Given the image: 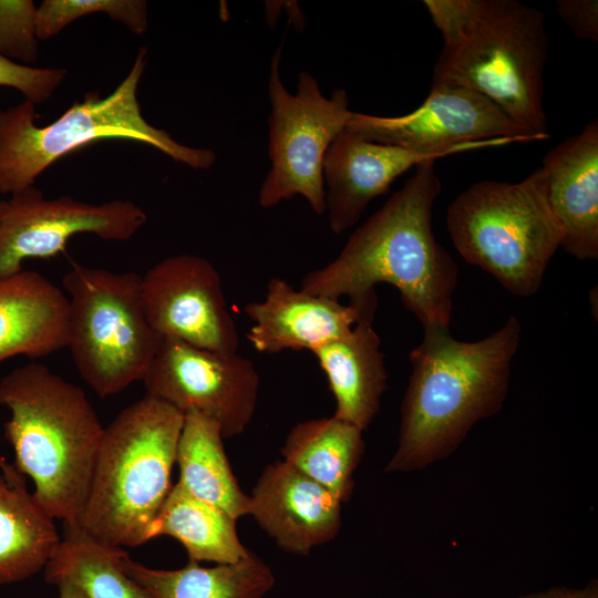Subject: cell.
Segmentation results:
<instances>
[{
	"label": "cell",
	"instance_id": "obj_2",
	"mask_svg": "<svg viewBox=\"0 0 598 598\" xmlns=\"http://www.w3.org/2000/svg\"><path fill=\"white\" fill-rule=\"evenodd\" d=\"M423 329L422 341L409 355L412 372L386 473L416 472L446 458L476 423L497 414L522 339L514 315L477 341L457 340L446 327Z\"/></svg>",
	"mask_w": 598,
	"mask_h": 598
},
{
	"label": "cell",
	"instance_id": "obj_16",
	"mask_svg": "<svg viewBox=\"0 0 598 598\" xmlns=\"http://www.w3.org/2000/svg\"><path fill=\"white\" fill-rule=\"evenodd\" d=\"M444 156L372 142L344 128L329 145L322 165L330 229L340 235L351 228L399 176Z\"/></svg>",
	"mask_w": 598,
	"mask_h": 598
},
{
	"label": "cell",
	"instance_id": "obj_31",
	"mask_svg": "<svg viewBox=\"0 0 598 598\" xmlns=\"http://www.w3.org/2000/svg\"><path fill=\"white\" fill-rule=\"evenodd\" d=\"M0 470L7 481L14 486H25L24 476L0 455Z\"/></svg>",
	"mask_w": 598,
	"mask_h": 598
},
{
	"label": "cell",
	"instance_id": "obj_6",
	"mask_svg": "<svg viewBox=\"0 0 598 598\" xmlns=\"http://www.w3.org/2000/svg\"><path fill=\"white\" fill-rule=\"evenodd\" d=\"M147 63L141 48L124 80L109 95L89 92L55 121L35 124L34 104L24 100L0 110V194H14L55 161L101 140H132L147 144L194 169H208L216 161L209 148L178 143L165 130L151 125L142 114L137 89Z\"/></svg>",
	"mask_w": 598,
	"mask_h": 598
},
{
	"label": "cell",
	"instance_id": "obj_29",
	"mask_svg": "<svg viewBox=\"0 0 598 598\" xmlns=\"http://www.w3.org/2000/svg\"><path fill=\"white\" fill-rule=\"evenodd\" d=\"M556 9L575 37L580 40H598L597 0H558Z\"/></svg>",
	"mask_w": 598,
	"mask_h": 598
},
{
	"label": "cell",
	"instance_id": "obj_14",
	"mask_svg": "<svg viewBox=\"0 0 598 598\" xmlns=\"http://www.w3.org/2000/svg\"><path fill=\"white\" fill-rule=\"evenodd\" d=\"M559 235L579 259L598 258V121L550 148L533 173Z\"/></svg>",
	"mask_w": 598,
	"mask_h": 598
},
{
	"label": "cell",
	"instance_id": "obj_22",
	"mask_svg": "<svg viewBox=\"0 0 598 598\" xmlns=\"http://www.w3.org/2000/svg\"><path fill=\"white\" fill-rule=\"evenodd\" d=\"M221 430L198 412L184 414L177 445L178 484L189 494L238 519L250 512L245 494L227 458Z\"/></svg>",
	"mask_w": 598,
	"mask_h": 598
},
{
	"label": "cell",
	"instance_id": "obj_33",
	"mask_svg": "<svg viewBox=\"0 0 598 598\" xmlns=\"http://www.w3.org/2000/svg\"><path fill=\"white\" fill-rule=\"evenodd\" d=\"M2 207H3V200L0 202V216H1V213H2Z\"/></svg>",
	"mask_w": 598,
	"mask_h": 598
},
{
	"label": "cell",
	"instance_id": "obj_28",
	"mask_svg": "<svg viewBox=\"0 0 598 598\" xmlns=\"http://www.w3.org/2000/svg\"><path fill=\"white\" fill-rule=\"evenodd\" d=\"M66 73L62 68H32L0 55V86L18 90L34 105L51 99Z\"/></svg>",
	"mask_w": 598,
	"mask_h": 598
},
{
	"label": "cell",
	"instance_id": "obj_7",
	"mask_svg": "<svg viewBox=\"0 0 598 598\" xmlns=\"http://www.w3.org/2000/svg\"><path fill=\"white\" fill-rule=\"evenodd\" d=\"M446 227L455 249L519 298L542 287L559 235L535 177L473 183L448 205Z\"/></svg>",
	"mask_w": 598,
	"mask_h": 598
},
{
	"label": "cell",
	"instance_id": "obj_11",
	"mask_svg": "<svg viewBox=\"0 0 598 598\" xmlns=\"http://www.w3.org/2000/svg\"><path fill=\"white\" fill-rule=\"evenodd\" d=\"M146 393L183 414L198 412L216 421L224 439L241 434L258 400L259 374L236 353H221L163 338L146 374Z\"/></svg>",
	"mask_w": 598,
	"mask_h": 598
},
{
	"label": "cell",
	"instance_id": "obj_19",
	"mask_svg": "<svg viewBox=\"0 0 598 598\" xmlns=\"http://www.w3.org/2000/svg\"><path fill=\"white\" fill-rule=\"evenodd\" d=\"M68 296L33 270L0 278V363L56 352L69 342Z\"/></svg>",
	"mask_w": 598,
	"mask_h": 598
},
{
	"label": "cell",
	"instance_id": "obj_27",
	"mask_svg": "<svg viewBox=\"0 0 598 598\" xmlns=\"http://www.w3.org/2000/svg\"><path fill=\"white\" fill-rule=\"evenodd\" d=\"M37 10L31 0H0V55L34 62L38 56Z\"/></svg>",
	"mask_w": 598,
	"mask_h": 598
},
{
	"label": "cell",
	"instance_id": "obj_5",
	"mask_svg": "<svg viewBox=\"0 0 598 598\" xmlns=\"http://www.w3.org/2000/svg\"><path fill=\"white\" fill-rule=\"evenodd\" d=\"M184 414L145 394L104 427L81 527L118 547L148 542L172 488Z\"/></svg>",
	"mask_w": 598,
	"mask_h": 598
},
{
	"label": "cell",
	"instance_id": "obj_25",
	"mask_svg": "<svg viewBox=\"0 0 598 598\" xmlns=\"http://www.w3.org/2000/svg\"><path fill=\"white\" fill-rule=\"evenodd\" d=\"M124 550L80 528H63V537L44 567V579L55 586L69 580L87 598H156L123 570L120 558Z\"/></svg>",
	"mask_w": 598,
	"mask_h": 598
},
{
	"label": "cell",
	"instance_id": "obj_10",
	"mask_svg": "<svg viewBox=\"0 0 598 598\" xmlns=\"http://www.w3.org/2000/svg\"><path fill=\"white\" fill-rule=\"evenodd\" d=\"M346 128L372 142L445 156L539 141L483 94L446 84L432 85L423 103L404 115L352 112Z\"/></svg>",
	"mask_w": 598,
	"mask_h": 598
},
{
	"label": "cell",
	"instance_id": "obj_32",
	"mask_svg": "<svg viewBox=\"0 0 598 598\" xmlns=\"http://www.w3.org/2000/svg\"><path fill=\"white\" fill-rule=\"evenodd\" d=\"M60 590V598H87L83 590L69 580L56 585Z\"/></svg>",
	"mask_w": 598,
	"mask_h": 598
},
{
	"label": "cell",
	"instance_id": "obj_24",
	"mask_svg": "<svg viewBox=\"0 0 598 598\" xmlns=\"http://www.w3.org/2000/svg\"><path fill=\"white\" fill-rule=\"evenodd\" d=\"M60 540L54 519L32 493L0 473V585L24 580L44 568Z\"/></svg>",
	"mask_w": 598,
	"mask_h": 598
},
{
	"label": "cell",
	"instance_id": "obj_4",
	"mask_svg": "<svg viewBox=\"0 0 598 598\" xmlns=\"http://www.w3.org/2000/svg\"><path fill=\"white\" fill-rule=\"evenodd\" d=\"M0 405L10 411L13 465L32 480L34 499L63 528H80L104 431L85 392L32 362L0 380Z\"/></svg>",
	"mask_w": 598,
	"mask_h": 598
},
{
	"label": "cell",
	"instance_id": "obj_21",
	"mask_svg": "<svg viewBox=\"0 0 598 598\" xmlns=\"http://www.w3.org/2000/svg\"><path fill=\"white\" fill-rule=\"evenodd\" d=\"M123 570L156 598H262L274 586L270 567L256 554L235 564L203 567L188 560L179 569L150 568L130 558H120Z\"/></svg>",
	"mask_w": 598,
	"mask_h": 598
},
{
	"label": "cell",
	"instance_id": "obj_26",
	"mask_svg": "<svg viewBox=\"0 0 598 598\" xmlns=\"http://www.w3.org/2000/svg\"><path fill=\"white\" fill-rule=\"evenodd\" d=\"M148 4L144 0H44L37 10V38L48 40L74 20L105 13L135 34L148 28Z\"/></svg>",
	"mask_w": 598,
	"mask_h": 598
},
{
	"label": "cell",
	"instance_id": "obj_17",
	"mask_svg": "<svg viewBox=\"0 0 598 598\" xmlns=\"http://www.w3.org/2000/svg\"><path fill=\"white\" fill-rule=\"evenodd\" d=\"M244 311L252 321L246 337L261 353L312 351L348 334L360 317L352 303L296 289L281 278H271L265 299L247 303Z\"/></svg>",
	"mask_w": 598,
	"mask_h": 598
},
{
	"label": "cell",
	"instance_id": "obj_30",
	"mask_svg": "<svg viewBox=\"0 0 598 598\" xmlns=\"http://www.w3.org/2000/svg\"><path fill=\"white\" fill-rule=\"evenodd\" d=\"M518 598H598V582L591 580L581 588L566 586L553 587L542 591L529 592Z\"/></svg>",
	"mask_w": 598,
	"mask_h": 598
},
{
	"label": "cell",
	"instance_id": "obj_1",
	"mask_svg": "<svg viewBox=\"0 0 598 598\" xmlns=\"http://www.w3.org/2000/svg\"><path fill=\"white\" fill-rule=\"evenodd\" d=\"M434 164L416 165L332 261L303 276L300 289L337 300L347 296L361 306L378 300L377 285L389 283L423 327L450 328L458 267L432 229L433 205L442 190Z\"/></svg>",
	"mask_w": 598,
	"mask_h": 598
},
{
	"label": "cell",
	"instance_id": "obj_15",
	"mask_svg": "<svg viewBox=\"0 0 598 598\" xmlns=\"http://www.w3.org/2000/svg\"><path fill=\"white\" fill-rule=\"evenodd\" d=\"M249 498V515L291 554L308 555L332 540L341 527L342 503L285 461L262 470Z\"/></svg>",
	"mask_w": 598,
	"mask_h": 598
},
{
	"label": "cell",
	"instance_id": "obj_12",
	"mask_svg": "<svg viewBox=\"0 0 598 598\" xmlns=\"http://www.w3.org/2000/svg\"><path fill=\"white\" fill-rule=\"evenodd\" d=\"M146 220V213L132 200L90 204L70 196L45 198L32 185L3 200L0 278L21 271L25 259L55 256L78 234L127 240Z\"/></svg>",
	"mask_w": 598,
	"mask_h": 598
},
{
	"label": "cell",
	"instance_id": "obj_9",
	"mask_svg": "<svg viewBox=\"0 0 598 598\" xmlns=\"http://www.w3.org/2000/svg\"><path fill=\"white\" fill-rule=\"evenodd\" d=\"M282 43L270 63L268 154L271 168L259 190V205L269 208L301 195L311 209L326 213L322 165L333 140L346 128L352 111L348 93L337 89L326 97L317 79L301 72L295 93L280 76Z\"/></svg>",
	"mask_w": 598,
	"mask_h": 598
},
{
	"label": "cell",
	"instance_id": "obj_13",
	"mask_svg": "<svg viewBox=\"0 0 598 598\" xmlns=\"http://www.w3.org/2000/svg\"><path fill=\"white\" fill-rule=\"evenodd\" d=\"M141 292L148 322L162 338L237 352L238 331L221 278L206 258L179 254L158 261L142 276Z\"/></svg>",
	"mask_w": 598,
	"mask_h": 598
},
{
	"label": "cell",
	"instance_id": "obj_3",
	"mask_svg": "<svg viewBox=\"0 0 598 598\" xmlns=\"http://www.w3.org/2000/svg\"><path fill=\"white\" fill-rule=\"evenodd\" d=\"M443 47L432 85L463 86L548 138L544 69L549 41L542 10L517 0H424Z\"/></svg>",
	"mask_w": 598,
	"mask_h": 598
},
{
	"label": "cell",
	"instance_id": "obj_18",
	"mask_svg": "<svg viewBox=\"0 0 598 598\" xmlns=\"http://www.w3.org/2000/svg\"><path fill=\"white\" fill-rule=\"evenodd\" d=\"M378 302L359 307L352 330L313 349L336 401L333 416L364 431L377 416L388 388L381 339L373 328Z\"/></svg>",
	"mask_w": 598,
	"mask_h": 598
},
{
	"label": "cell",
	"instance_id": "obj_8",
	"mask_svg": "<svg viewBox=\"0 0 598 598\" xmlns=\"http://www.w3.org/2000/svg\"><path fill=\"white\" fill-rule=\"evenodd\" d=\"M141 279L134 271L79 264L62 279L70 309L68 348L101 398L142 381L162 343L144 310Z\"/></svg>",
	"mask_w": 598,
	"mask_h": 598
},
{
	"label": "cell",
	"instance_id": "obj_20",
	"mask_svg": "<svg viewBox=\"0 0 598 598\" xmlns=\"http://www.w3.org/2000/svg\"><path fill=\"white\" fill-rule=\"evenodd\" d=\"M363 431L336 416L297 423L280 450L282 461L300 471L342 504L351 498L354 472L364 453Z\"/></svg>",
	"mask_w": 598,
	"mask_h": 598
},
{
	"label": "cell",
	"instance_id": "obj_23",
	"mask_svg": "<svg viewBox=\"0 0 598 598\" xmlns=\"http://www.w3.org/2000/svg\"><path fill=\"white\" fill-rule=\"evenodd\" d=\"M236 522L176 483L148 529V540L171 536L185 547L192 561L235 564L250 551L238 537Z\"/></svg>",
	"mask_w": 598,
	"mask_h": 598
}]
</instances>
